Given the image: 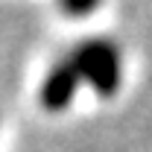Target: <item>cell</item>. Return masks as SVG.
Listing matches in <instances>:
<instances>
[{
    "instance_id": "7a4b0ae2",
    "label": "cell",
    "mask_w": 152,
    "mask_h": 152,
    "mask_svg": "<svg viewBox=\"0 0 152 152\" xmlns=\"http://www.w3.org/2000/svg\"><path fill=\"white\" fill-rule=\"evenodd\" d=\"M79 85H82L79 64H76L73 56H64L47 70L44 82H41V91H38V102H41L47 111L58 114V111H64V108L73 102Z\"/></svg>"
},
{
    "instance_id": "6da1fadb",
    "label": "cell",
    "mask_w": 152,
    "mask_h": 152,
    "mask_svg": "<svg viewBox=\"0 0 152 152\" xmlns=\"http://www.w3.org/2000/svg\"><path fill=\"white\" fill-rule=\"evenodd\" d=\"M70 56L79 64L82 82H88L99 96H114L123 79V61L120 50L108 38H88L76 47Z\"/></svg>"
},
{
    "instance_id": "3957f363",
    "label": "cell",
    "mask_w": 152,
    "mask_h": 152,
    "mask_svg": "<svg viewBox=\"0 0 152 152\" xmlns=\"http://www.w3.org/2000/svg\"><path fill=\"white\" fill-rule=\"evenodd\" d=\"M58 6L67 18H88L96 12L99 0H58Z\"/></svg>"
}]
</instances>
